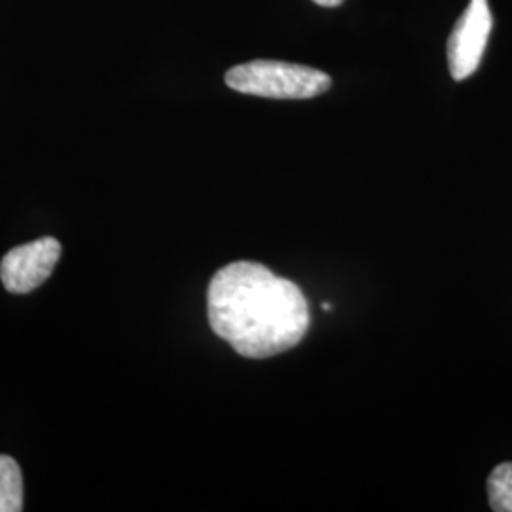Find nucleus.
Masks as SVG:
<instances>
[{
    "instance_id": "5",
    "label": "nucleus",
    "mask_w": 512,
    "mask_h": 512,
    "mask_svg": "<svg viewBox=\"0 0 512 512\" xmlns=\"http://www.w3.org/2000/svg\"><path fill=\"white\" fill-rule=\"evenodd\" d=\"M23 509V476L10 456H0V512Z\"/></svg>"
},
{
    "instance_id": "6",
    "label": "nucleus",
    "mask_w": 512,
    "mask_h": 512,
    "mask_svg": "<svg viewBox=\"0 0 512 512\" xmlns=\"http://www.w3.org/2000/svg\"><path fill=\"white\" fill-rule=\"evenodd\" d=\"M490 507L495 512H512V463L497 465L488 478Z\"/></svg>"
},
{
    "instance_id": "2",
    "label": "nucleus",
    "mask_w": 512,
    "mask_h": 512,
    "mask_svg": "<svg viewBox=\"0 0 512 512\" xmlns=\"http://www.w3.org/2000/svg\"><path fill=\"white\" fill-rule=\"evenodd\" d=\"M228 88L268 99H311L327 92L330 76L306 65L256 59L230 69L224 76Z\"/></svg>"
},
{
    "instance_id": "7",
    "label": "nucleus",
    "mask_w": 512,
    "mask_h": 512,
    "mask_svg": "<svg viewBox=\"0 0 512 512\" xmlns=\"http://www.w3.org/2000/svg\"><path fill=\"white\" fill-rule=\"evenodd\" d=\"M313 2L319 6H325V8H334V6H340L344 0H313Z\"/></svg>"
},
{
    "instance_id": "3",
    "label": "nucleus",
    "mask_w": 512,
    "mask_h": 512,
    "mask_svg": "<svg viewBox=\"0 0 512 512\" xmlns=\"http://www.w3.org/2000/svg\"><path fill=\"white\" fill-rule=\"evenodd\" d=\"M492 27L494 18L488 0H471L448 38V67L454 80L461 82L476 73Z\"/></svg>"
},
{
    "instance_id": "4",
    "label": "nucleus",
    "mask_w": 512,
    "mask_h": 512,
    "mask_svg": "<svg viewBox=\"0 0 512 512\" xmlns=\"http://www.w3.org/2000/svg\"><path fill=\"white\" fill-rule=\"evenodd\" d=\"M61 256V243L40 238L8 251L0 262V279L8 293L27 294L38 289L54 272Z\"/></svg>"
},
{
    "instance_id": "1",
    "label": "nucleus",
    "mask_w": 512,
    "mask_h": 512,
    "mask_svg": "<svg viewBox=\"0 0 512 512\" xmlns=\"http://www.w3.org/2000/svg\"><path fill=\"white\" fill-rule=\"evenodd\" d=\"M207 315L213 332L247 359L285 353L310 329V308L300 287L247 260L213 275Z\"/></svg>"
}]
</instances>
